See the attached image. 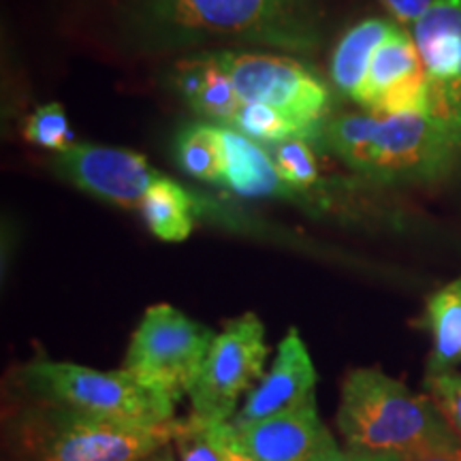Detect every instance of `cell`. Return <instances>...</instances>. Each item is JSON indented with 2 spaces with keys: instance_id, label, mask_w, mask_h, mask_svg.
Here are the masks:
<instances>
[{
  "instance_id": "6da1fadb",
  "label": "cell",
  "mask_w": 461,
  "mask_h": 461,
  "mask_svg": "<svg viewBox=\"0 0 461 461\" xmlns=\"http://www.w3.org/2000/svg\"><path fill=\"white\" fill-rule=\"evenodd\" d=\"M122 32L146 54L216 41L310 54L322 43V14L319 0H132Z\"/></svg>"
},
{
  "instance_id": "7a4b0ae2",
  "label": "cell",
  "mask_w": 461,
  "mask_h": 461,
  "mask_svg": "<svg viewBox=\"0 0 461 461\" xmlns=\"http://www.w3.org/2000/svg\"><path fill=\"white\" fill-rule=\"evenodd\" d=\"M325 143L346 167L384 184L438 182L461 163V143L425 113L333 115Z\"/></svg>"
},
{
  "instance_id": "3957f363",
  "label": "cell",
  "mask_w": 461,
  "mask_h": 461,
  "mask_svg": "<svg viewBox=\"0 0 461 461\" xmlns=\"http://www.w3.org/2000/svg\"><path fill=\"white\" fill-rule=\"evenodd\" d=\"M177 425L90 417L31 397L5 412L11 461H143L171 445Z\"/></svg>"
},
{
  "instance_id": "277c9868",
  "label": "cell",
  "mask_w": 461,
  "mask_h": 461,
  "mask_svg": "<svg viewBox=\"0 0 461 461\" xmlns=\"http://www.w3.org/2000/svg\"><path fill=\"white\" fill-rule=\"evenodd\" d=\"M346 447L411 455L461 447L429 395L414 393L376 367L346 374L336 414Z\"/></svg>"
},
{
  "instance_id": "5b68a950",
  "label": "cell",
  "mask_w": 461,
  "mask_h": 461,
  "mask_svg": "<svg viewBox=\"0 0 461 461\" xmlns=\"http://www.w3.org/2000/svg\"><path fill=\"white\" fill-rule=\"evenodd\" d=\"M22 395L90 417L165 425L176 420V403L149 391L126 370L101 372L43 357L14 374Z\"/></svg>"
},
{
  "instance_id": "8992f818",
  "label": "cell",
  "mask_w": 461,
  "mask_h": 461,
  "mask_svg": "<svg viewBox=\"0 0 461 461\" xmlns=\"http://www.w3.org/2000/svg\"><path fill=\"white\" fill-rule=\"evenodd\" d=\"M214 338L210 327L173 305H149L132 331L122 370L177 406L197 384Z\"/></svg>"
},
{
  "instance_id": "52a82bcc",
  "label": "cell",
  "mask_w": 461,
  "mask_h": 461,
  "mask_svg": "<svg viewBox=\"0 0 461 461\" xmlns=\"http://www.w3.org/2000/svg\"><path fill=\"white\" fill-rule=\"evenodd\" d=\"M267 355L265 327L255 312L224 322L188 395L190 414L212 420L233 419L240 397L250 393L263 380Z\"/></svg>"
},
{
  "instance_id": "ba28073f",
  "label": "cell",
  "mask_w": 461,
  "mask_h": 461,
  "mask_svg": "<svg viewBox=\"0 0 461 461\" xmlns=\"http://www.w3.org/2000/svg\"><path fill=\"white\" fill-rule=\"evenodd\" d=\"M241 103H263L282 112L330 122L331 88L303 62L288 56L218 50Z\"/></svg>"
},
{
  "instance_id": "9c48e42d",
  "label": "cell",
  "mask_w": 461,
  "mask_h": 461,
  "mask_svg": "<svg viewBox=\"0 0 461 461\" xmlns=\"http://www.w3.org/2000/svg\"><path fill=\"white\" fill-rule=\"evenodd\" d=\"M411 32L428 71L425 115L461 143V0H436Z\"/></svg>"
},
{
  "instance_id": "30bf717a",
  "label": "cell",
  "mask_w": 461,
  "mask_h": 461,
  "mask_svg": "<svg viewBox=\"0 0 461 461\" xmlns=\"http://www.w3.org/2000/svg\"><path fill=\"white\" fill-rule=\"evenodd\" d=\"M51 167L82 193L122 210H140L149 186L163 176L135 149L96 143H73L54 154Z\"/></svg>"
},
{
  "instance_id": "8fae6325",
  "label": "cell",
  "mask_w": 461,
  "mask_h": 461,
  "mask_svg": "<svg viewBox=\"0 0 461 461\" xmlns=\"http://www.w3.org/2000/svg\"><path fill=\"white\" fill-rule=\"evenodd\" d=\"M355 105L372 115L425 113L428 105V71L408 28L395 24L374 54L363 88Z\"/></svg>"
},
{
  "instance_id": "7c38bea8",
  "label": "cell",
  "mask_w": 461,
  "mask_h": 461,
  "mask_svg": "<svg viewBox=\"0 0 461 461\" xmlns=\"http://www.w3.org/2000/svg\"><path fill=\"white\" fill-rule=\"evenodd\" d=\"M233 431L238 447L257 461H312L338 447L330 428L319 417L316 395L274 417L233 428Z\"/></svg>"
},
{
  "instance_id": "4fadbf2b",
  "label": "cell",
  "mask_w": 461,
  "mask_h": 461,
  "mask_svg": "<svg viewBox=\"0 0 461 461\" xmlns=\"http://www.w3.org/2000/svg\"><path fill=\"white\" fill-rule=\"evenodd\" d=\"M316 380L319 376H316L312 357L305 348L299 331L291 327L278 344V353L269 372L248 393L244 406L230 419V423L233 428H246V425L297 406L314 395Z\"/></svg>"
},
{
  "instance_id": "5bb4252c",
  "label": "cell",
  "mask_w": 461,
  "mask_h": 461,
  "mask_svg": "<svg viewBox=\"0 0 461 461\" xmlns=\"http://www.w3.org/2000/svg\"><path fill=\"white\" fill-rule=\"evenodd\" d=\"M167 86L197 118L229 126L241 105L233 79L216 50H197L176 60L167 75Z\"/></svg>"
},
{
  "instance_id": "9a60e30c",
  "label": "cell",
  "mask_w": 461,
  "mask_h": 461,
  "mask_svg": "<svg viewBox=\"0 0 461 461\" xmlns=\"http://www.w3.org/2000/svg\"><path fill=\"white\" fill-rule=\"evenodd\" d=\"M224 152V184L248 199H297L299 194L282 180L274 157L244 132L221 126Z\"/></svg>"
},
{
  "instance_id": "2e32d148",
  "label": "cell",
  "mask_w": 461,
  "mask_h": 461,
  "mask_svg": "<svg viewBox=\"0 0 461 461\" xmlns=\"http://www.w3.org/2000/svg\"><path fill=\"white\" fill-rule=\"evenodd\" d=\"M397 22L383 17H363L346 28L331 54V84L339 96L353 101L363 88L374 54L389 37Z\"/></svg>"
},
{
  "instance_id": "e0dca14e",
  "label": "cell",
  "mask_w": 461,
  "mask_h": 461,
  "mask_svg": "<svg viewBox=\"0 0 461 461\" xmlns=\"http://www.w3.org/2000/svg\"><path fill=\"white\" fill-rule=\"evenodd\" d=\"M140 212L154 238L177 244L193 233L201 214V201L180 182L160 176L143 197Z\"/></svg>"
},
{
  "instance_id": "ac0fdd59",
  "label": "cell",
  "mask_w": 461,
  "mask_h": 461,
  "mask_svg": "<svg viewBox=\"0 0 461 461\" xmlns=\"http://www.w3.org/2000/svg\"><path fill=\"white\" fill-rule=\"evenodd\" d=\"M229 126L244 132L261 146L274 148L291 140H305L310 143L325 141L327 122H310L263 103H241Z\"/></svg>"
},
{
  "instance_id": "d6986e66",
  "label": "cell",
  "mask_w": 461,
  "mask_h": 461,
  "mask_svg": "<svg viewBox=\"0 0 461 461\" xmlns=\"http://www.w3.org/2000/svg\"><path fill=\"white\" fill-rule=\"evenodd\" d=\"M177 167L190 177L207 184H224V152L221 124L194 120L177 131L173 141Z\"/></svg>"
},
{
  "instance_id": "ffe728a7",
  "label": "cell",
  "mask_w": 461,
  "mask_h": 461,
  "mask_svg": "<svg viewBox=\"0 0 461 461\" xmlns=\"http://www.w3.org/2000/svg\"><path fill=\"white\" fill-rule=\"evenodd\" d=\"M425 322L434 338L429 374L447 372L461 361V276L429 297Z\"/></svg>"
},
{
  "instance_id": "44dd1931",
  "label": "cell",
  "mask_w": 461,
  "mask_h": 461,
  "mask_svg": "<svg viewBox=\"0 0 461 461\" xmlns=\"http://www.w3.org/2000/svg\"><path fill=\"white\" fill-rule=\"evenodd\" d=\"M230 438V420H212L190 414L180 419L171 445H176L180 461H227Z\"/></svg>"
},
{
  "instance_id": "7402d4cb",
  "label": "cell",
  "mask_w": 461,
  "mask_h": 461,
  "mask_svg": "<svg viewBox=\"0 0 461 461\" xmlns=\"http://www.w3.org/2000/svg\"><path fill=\"white\" fill-rule=\"evenodd\" d=\"M276 169L288 186L297 194L312 190L321 180L319 160H316L314 143L305 140H291L269 148Z\"/></svg>"
},
{
  "instance_id": "603a6c76",
  "label": "cell",
  "mask_w": 461,
  "mask_h": 461,
  "mask_svg": "<svg viewBox=\"0 0 461 461\" xmlns=\"http://www.w3.org/2000/svg\"><path fill=\"white\" fill-rule=\"evenodd\" d=\"M24 140L54 154L77 143L71 124H68L67 109L56 101L39 105L28 115L24 124Z\"/></svg>"
},
{
  "instance_id": "cb8c5ba5",
  "label": "cell",
  "mask_w": 461,
  "mask_h": 461,
  "mask_svg": "<svg viewBox=\"0 0 461 461\" xmlns=\"http://www.w3.org/2000/svg\"><path fill=\"white\" fill-rule=\"evenodd\" d=\"M425 391L461 440V374L440 372L425 378Z\"/></svg>"
},
{
  "instance_id": "d4e9b609",
  "label": "cell",
  "mask_w": 461,
  "mask_h": 461,
  "mask_svg": "<svg viewBox=\"0 0 461 461\" xmlns=\"http://www.w3.org/2000/svg\"><path fill=\"white\" fill-rule=\"evenodd\" d=\"M378 3L387 9L391 20L411 31L414 22H417L436 0H378Z\"/></svg>"
},
{
  "instance_id": "484cf974",
  "label": "cell",
  "mask_w": 461,
  "mask_h": 461,
  "mask_svg": "<svg viewBox=\"0 0 461 461\" xmlns=\"http://www.w3.org/2000/svg\"><path fill=\"white\" fill-rule=\"evenodd\" d=\"M312 461H403V455L387 451H361V448H346V451H342V448L336 447Z\"/></svg>"
},
{
  "instance_id": "4316f807",
  "label": "cell",
  "mask_w": 461,
  "mask_h": 461,
  "mask_svg": "<svg viewBox=\"0 0 461 461\" xmlns=\"http://www.w3.org/2000/svg\"><path fill=\"white\" fill-rule=\"evenodd\" d=\"M403 461H461V447L411 453V455H403Z\"/></svg>"
},
{
  "instance_id": "83f0119b",
  "label": "cell",
  "mask_w": 461,
  "mask_h": 461,
  "mask_svg": "<svg viewBox=\"0 0 461 461\" xmlns=\"http://www.w3.org/2000/svg\"><path fill=\"white\" fill-rule=\"evenodd\" d=\"M227 461H257L252 455H248L246 451H241L238 447V442H235V431H233V438H230V445H229V451H227Z\"/></svg>"
},
{
  "instance_id": "f1b7e54d",
  "label": "cell",
  "mask_w": 461,
  "mask_h": 461,
  "mask_svg": "<svg viewBox=\"0 0 461 461\" xmlns=\"http://www.w3.org/2000/svg\"><path fill=\"white\" fill-rule=\"evenodd\" d=\"M143 461H176V455H173L171 445H167V447L160 448V451L149 455V457L143 459Z\"/></svg>"
}]
</instances>
